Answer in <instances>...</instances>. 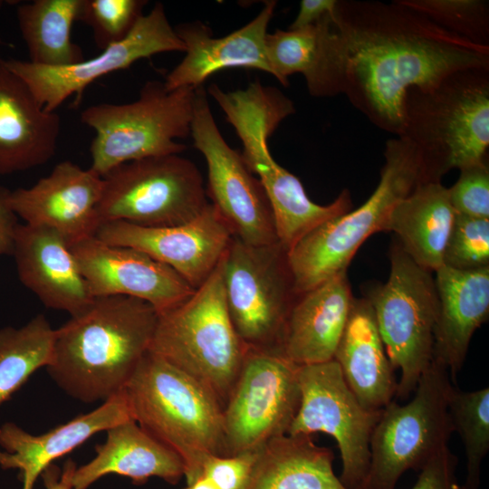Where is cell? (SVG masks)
Masks as SVG:
<instances>
[{"label": "cell", "instance_id": "21", "mask_svg": "<svg viewBox=\"0 0 489 489\" xmlns=\"http://www.w3.org/2000/svg\"><path fill=\"white\" fill-rule=\"evenodd\" d=\"M13 256L21 283L45 307L75 316L93 302L71 246L57 231L19 224Z\"/></svg>", "mask_w": 489, "mask_h": 489}, {"label": "cell", "instance_id": "9", "mask_svg": "<svg viewBox=\"0 0 489 489\" xmlns=\"http://www.w3.org/2000/svg\"><path fill=\"white\" fill-rule=\"evenodd\" d=\"M386 283L368 287L370 303L387 355L401 377L396 398L415 391L421 375L433 362L438 296L433 273L417 264L394 239Z\"/></svg>", "mask_w": 489, "mask_h": 489}, {"label": "cell", "instance_id": "13", "mask_svg": "<svg viewBox=\"0 0 489 489\" xmlns=\"http://www.w3.org/2000/svg\"><path fill=\"white\" fill-rule=\"evenodd\" d=\"M298 368L279 349H247L223 408V456L287 434L301 400Z\"/></svg>", "mask_w": 489, "mask_h": 489}, {"label": "cell", "instance_id": "28", "mask_svg": "<svg viewBox=\"0 0 489 489\" xmlns=\"http://www.w3.org/2000/svg\"><path fill=\"white\" fill-rule=\"evenodd\" d=\"M455 215L448 187L441 181L423 182L394 207L385 231L395 233L417 264L435 273L443 266Z\"/></svg>", "mask_w": 489, "mask_h": 489}, {"label": "cell", "instance_id": "31", "mask_svg": "<svg viewBox=\"0 0 489 489\" xmlns=\"http://www.w3.org/2000/svg\"><path fill=\"white\" fill-rule=\"evenodd\" d=\"M332 15L304 28L267 34L265 47L273 76L283 86H288L289 76L302 73L311 95L328 97V44Z\"/></svg>", "mask_w": 489, "mask_h": 489}, {"label": "cell", "instance_id": "10", "mask_svg": "<svg viewBox=\"0 0 489 489\" xmlns=\"http://www.w3.org/2000/svg\"><path fill=\"white\" fill-rule=\"evenodd\" d=\"M453 385L446 368L433 360L408 403L392 400L382 409L370 438L369 471L360 489H395L405 472L419 471L448 446L454 432L448 411Z\"/></svg>", "mask_w": 489, "mask_h": 489}, {"label": "cell", "instance_id": "1", "mask_svg": "<svg viewBox=\"0 0 489 489\" xmlns=\"http://www.w3.org/2000/svg\"><path fill=\"white\" fill-rule=\"evenodd\" d=\"M329 66L333 96L345 95L377 128L398 137L408 90L489 67V46L441 29L398 0H337Z\"/></svg>", "mask_w": 489, "mask_h": 489}, {"label": "cell", "instance_id": "22", "mask_svg": "<svg viewBox=\"0 0 489 489\" xmlns=\"http://www.w3.org/2000/svg\"><path fill=\"white\" fill-rule=\"evenodd\" d=\"M60 131V116L45 110L27 83L0 58V175L50 161Z\"/></svg>", "mask_w": 489, "mask_h": 489}, {"label": "cell", "instance_id": "19", "mask_svg": "<svg viewBox=\"0 0 489 489\" xmlns=\"http://www.w3.org/2000/svg\"><path fill=\"white\" fill-rule=\"evenodd\" d=\"M102 187L93 170L64 160L31 187L11 191L9 204L25 224L57 231L72 247L95 236Z\"/></svg>", "mask_w": 489, "mask_h": 489}, {"label": "cell", "instance_id": "41", "mask_svg": "<svg viewBox=\"0 0 489 489\" xmlns=\"http://www.w3.org/2000/svg\"><path fill=\"white\" fill-rule=\"evenodd\" d=\"M336 5L337 0H302L298 14L289 29H301L318 23L333 14Z\"/></svg>", "mask_w": 489, "mask_h": 489}, {"label": "cell", "instance_id": "27", "mask_svg": "<svg viewBox=\"0 0 489 489\" xmlns=\"http://www.w3.org/2000/svg\"><path fill=\"white\" fill-rule=\"evenodd\" d=\"M333 360L360 405L381 410L396 396L398 382L366 298L353 299Z\"/></svg>", "mask_w": 489, "mask_h": 489}, {"label": "cell", "instance_id": "37", "mask_svg": "<svg viewBox=\"0 0 489 489\" xmlns=\"http://www.w3.org/2000/svg\"><path fill=\"white\" fill-rule=\"evenodd\" d=\"M455 214L489 219V167L485 160L460 169V176L448 188Z\"/></svg>", "mask_w": 489, "mask_h": 489}, {"label": "cell", "instance_id": "43", "mask_svg": "<svg viewBox=\"0 0 489 489\" xmlns=\"http://www.w3.org/2000/svg\"><path fill=\"white\" fill-rule=\"evenodd\" d=\"M183 489H217V488L206 478L200 477L194 483L187 484Z\"/></svg>", "mask_w": 489, "mask_h": 489}, {"label": "cell", "instance_id": "39", "mask_svg": "<svg viewBox=\"0 0 489 489\" xmlns=\"http://www.w3.org/2000/svg\"><path fill=\"white\" fill-rule=\"evenodd\" d=\"M457 462L449 447H444L419 470L410 489H463L456 477Z\"/></svg>", "mask_w": 489, "mask_h": 489}, {"label": "cell", "instance_id": "18", "mask_svg": "<svg viewBox=\"0 0 489 489\" xmlns=\"http://www.w3.org/2000/svg\"><path fill=\"white\" fill-rule=\"evenodd\" d=\"M71 249L93 298L129 296L161 313L195 291L172 268L135 248L111 245L93 236Z\"/></svg>", "mask_w": 489, "mask_h": 489}, {"label": "cell", "instance_id": "24", "mask_svg": "<svg viewBox=\"0 0 489 489\" xmlns=\"http://www.w3.org/2000/svg\"><path fill=\"white\" fill-rule=\"evenodd\" d=\"M353 299L347 271L297 295L279 350L297 366L333 360Z\"/></svg>", "mask_w": 489, "mask_h": 489}, {"label": "cell", "instance_id": "11", "mask_svg": "<svg viewBox=\"0 0 489 489\" xmlns=\"http://www.w3.org/2000/svg\"><path fill=\"white\" fill-rule=\"evenodd\" d=\"M101 177L97 206L101 225L123 221L172 226L192 220L208 205L198 168L178 154L126 162Z\"/></svg>", "mask_w": 489, "mask_h": 489}, {"label": "cell", "instance_id": "29", "mask_svg": "<svg viewBox=\"0 0 489 489\" xmlns=\"http://www.w3.org/2000/svg\"><path fill=\"white\" fill-rule=\"evenodd\" d=\"M334 455L310 435H282L257 452L244 489H347L333 470Z\"/></svg>", "mask_w": 489, "mask_h": 489}, {"label": "cell", "instance_id": "45", "mask_svg": "<svg viewBox=\"0 0 489 489\" xmlns=\"http://www.w3.org/2000/svg\"><path fill=\"white\" fill-rule=\"evenodd\" d=\"M3 43H4V42H3V39H2V37H1V35H0V46L3 44Z\"/></svg>", "mask_w": 489, "mask_h": 489}, {"label": "cell", "instance_id": "36", "mask_svg": "<svg viewBox=\"0 0 489 489\" xmlns=\"http://www.w3.org/2000/svg\"><path fill=\"white\" fill-rule=\"evenodd\" d=\"M443 265L460 271L489 266V219L455 214Z\"/></svg>", "mask_w": 489, "mask_h": 489}, {"label": "cell", "instance_id": "12", "mask_svg": "<svg viewBox=\"0 0 489 489\" xmlns=\"http://www.w3.org/2000/svg\"><path fill=\"white\" fill-rule=\"evenodd\" d=\"M221 263L227 312L242 342L279 349L297 297L287 250L280 243L255 246L233 236Z\"/></svg>", "mask_w": 489, "mask_h": 489}, {"label": "cell", "instance_id": "32", "mask_svg": "<svg viewBox=\"0 0 489 489\" xmlns=\"http://www.w3.org/2000/svg\"><path fill=\"white\" fill-rule=\"evenodd\" d=\"M55 330L43 314L20 328L0 329V405L51 362Z\"/></svg>", "mask_w": 489, "mask_h": 489}, {"label": "cell", "instance_id": "14", "mask_svg": "<svg viewBox=\"0 0 489 489\" xmlns=\"http://www.w3.org/2000/svg\"><path fill=\"white\" fill-rule=\"evenodd\" d=\"M190 134L206 162V194L233 236L255 246L279 243L266 193L241 154L223 138L203 86L195 90Z\"/></svg>", "mask_w": 489, "mask_h": 489}, {"label": "cell", "instance_id": "34", "mask_svg": "<svg viewBox=\"0 0 489 489\" xmlns=\"http://www.w3.org/2000/svg\"><path fill=\"white\" fill-rule=\"evenodd\" d=\"M441 29L489 46V3L484 0H398Z\"/></svg>", "mask_w": 489, "mask_h": 489}, {"label": "cell", "instance_id": "25", "mask_svg": "<svg viewBox=\"0 0 489 489\" xmlns=\"http://www.w3.org/2000/svg\"><path fill=\"white\" fill-rule=\"evenodd\" d=\"M438 315L433 360L455 385L475 331L489 315V266L460 271L441 266L435 272Z\"/></svg>", "mask_w": 489, "mask_h": 489}, {"label": "cell", "instance_id": "44", "mask_svg": "<svg viewBox=\"0 0 489 489\" xmlns=\"http://www.w3.org/2000/svg\"><path fill=\"white\" fill-rule=\"evenodd\" d=\"M4 5H5V1L0 0V9L4 6Z\"/></svg>", "mask_w": 489, "mask_h": 489}, {"label": "cell", "instance_id": "3", "mask_svg": "<svg viewBox=\"0 0 489 489\" xmlns=\"http://www.w3.org/2000/svg\"><path fill=\"white\" fill-rule=\"evenodd\" d=\"M214 100L242 142V158L266 193L278 242L287 252L319 225L351 210L348 189L331 204L318 205L308 197L300 179L272 157L268 138L295 112L293 103L283 92L254 82L244 90H218Z\"/></svg>", "mask_w": 489, "mask_h": 489}, {"label": "cell", "instance_id": "6", "mask_svg": "<svg viewBox=\"0 0 489 489\" xmlns=\"http://www.w3.org/2000/svg\"><path fill=\"white\" fill-rule=\"evenodd\" d=\"M384 159L379 182L360 206L319 225L287 252L297 295L346 272L365 240L385 231L394 207L419 184L434 181L418 149L403 137L386 142Z\"/></svg>", "mask_w": 489, "mask_h": 489}, {"label": "cell", "instance_id": "33", "mask_svg": "<svg viewBox=\"0 0 489 489\" xmlns=\"http://www.w3.org/2000/svg\"><path fill=\"white\" fill-rule=\"evenodd\" d=\"M448 411L464 445L466 479L463 489H479L481 465L489 450V388L464 391L453 385Z\"/></svg>", "mask_w": 489, "mask_h": 489}, {"label": "cell", "instance_id": "42", "mask_svg": "<svg viewBox=\"0 0 489 489\" xmlns=\"http://www.w3.org/2000/svg\"><path fill=\"white\" fill-rule=\"evenodd\" d=\"M76 467V464L71 459L66 461L62 471L56 465H50L41 475L45 489H72L71 480Z\"/></svg>", "mask_w": 489, "mask_h": 489}, {"label": "cell", "instance_id": "4", "mask_svg": "<svg viewBox=\"0 0 489 489\" xmlns=\"http://www.w3.org/2000/svg\"><path fill=\"white\" fill-rule=\"evenodd\" d=\"M131 418L176 452L187 484L201 477L204 458L223 455V407L196 379L148 350L121 391Z\"/></svg>", "mask_w": 489, "mask_h": 489}, {"label": "cell", "instance_id": "15", "mask_svg": "<svg viewBox=\"0 0 489 489\" xmlns=\"http://www.w3.org/2000/svg\"><path fill=\"white\" fill-rule=\"evenodd\" d=\"M298 381L300 405L287 434L331 436L342 463L340 480L347 489H360L369 471L370 438L382 409L368 410L360 405L334 360L299 366Z\"/></svg>", "mask_w": 489, "mask_h": 489}, {"label": "cell", "instance_id": "26", "mask_svg": "<svg viewBox=\"0 0 489 489\" xmlns=\"http://www.w3.org/2000/svg\"><path fill=\"white\" fill-rule=\"evenodd\" d=\"M106 433L105 442L95 447V456L75 468L71 480L72 489H88L109 474L126 476L138 485L154 476L176 484L185 476L181 457L133 419L119 423Z\"/></svg>", "mask_w": 489, "mask_h": 489}, {"label": "cell", "instance_id": "20", "mask_svg": "<svg viewBox=\"0 0 489 489\" xmlns=\"http://www.w3.org/2000/svg\"><path fill=\"white\" fill-rule=\"evenodd\" d=\"M275 6V1H266L252 21L224 37H213L209 27L200 22L177 25L175 31L186 55L167 75L165 87L168 91L196 89L215 72L230 68L255 69L273 75L265 38Z\"/></svg>", "mask_w": 489, "mask_h": 489}, {"label": "cell", "instance_id": "7", "mask_svg": "<svg viewBox=\"0 0 489 489\" xmlns=\"http://www.w3.org/2000/svg\"><path fill=\"white\" fill-rule=\"evenodd\" d=\"M247 349L227 312L220 261L189 297L158 313L149 350L206 388L224 408Z\"/></svg>", "mask_w": 489, "mask_h": 489}, {"label": "cell", "instance_id": "30", "mask_svg": "<svg viewBox=\"0 0 489 489\" xmlns=\"http://www.w3.org/2000/svg\"><path fill=\"white\" fill-rule=\"evenodd\" d=\"M82 0H34L16 10L18 27L29 53V62L61 67L84 59L83 51L72 39L79 21Z\"/></svg>", "mask_w": 489, "mask_h": 489}, {"label": "cell", "instance_id": "5", "mask_svg": "<svg viewBox=\"0 0 489 489\" xmlns=\"http://www.w3.org/2000/svg\"><path fill=\"white\" fill-rule=\"evenodd\" d=\"M400 136L420 152L431 178L441 181L485 160L489 146V67L455 72L434 86L412 87L404 101Z\"/></svg>", "mask_w": 489, "mask_h": 489}, {"label": "cell", "instance_id": "2", "mask_svg": "<svg viewBox=\"0 0 489 489\" xmlns=\"http://www.w3.org/2000/svg\"><path fill=\"white\" fill-rule=\"evenodd\" d=\"M158 312L137 298H94L55 330L50 377L67 395L84 403L120 394L149 350Z\"/></svg>", "mask_w": 489, "mask_h": 489}, {"label": "cell", "instance_id": "17", "mask_svg": "<svg viewBox=\"0 0 489 489\" xmlns=\"http://www.w3.org/2000/svg\"><path fill=\"white\" fill-rule=\"evenodd\" d=\"M95 237L146 253L168 265L194 289L213 273L233 235L216 207H206L192 220L172 226L145 227L123 221L100 225Z\"/></svg>", "mask_w": 489, "mask_h": 489}, {"label": "cell", "instance_id": "23", "mask_svg": "<svg viewBox=\"0 0 489 489\" xmlns=\"http://www.w3.org/2000/svg\"><path fill=\"white\" fill-rule=\"evenodd\" d=\"M132 419L120 392L95 409L50 431L33 435L13 422L0 426V468L18 469L22 489H34L39 475L52 463L92 436Z\"/></svg>", "mask_w": 489, "mask_h": 489}, {"label": "cell", "instance_id": "35", "mask_svg": "<svg viewBox=\"0 0 489 489\" xmlns=\"http://www.w3.org/2000/svg\"><path fill=\"white\" fill-rule=\"evenodd\" d=\"M142 0H82L79 21L89 25L98 48L123 40L142 15Z\"/></svg>", "mask_w": 489, "mask_h": 489}, {"label": "cell", "instance_id": "16", "mask_svg": "<svg viewBox=\"0 0 489 489\" xmlns=\"http://www.w3.org/2000/svg\"><path fill=\"white\" fill-rule=\"evenodd\" d=\"M185 52V45L170 25L162 4L142 14L130 33L102 53L75 64L47 67L29 61L5 60L9 69L29 86L45 110L53 112L70 96L78 99L87 86L110 72L124 70L137 61L166 52Z\"/></svg>", "mask_w": 489, "mask_h": 489}, {"label": "cell", "instance_id": "8", "mask_svg": "<svg viewBox=\"0 0 489 489\" xmlns=\"http://www.w3.org/2000/svg\"><path fill=\"white\" fill-rule=\"evenodd\" d=\"M195 90L168 91L164 82L149 81L132 102L85 108L81 120L95 131L90 168L103 177L126 162L185 150L177 139L190 134Z\"/></svg>", "mask_w": 489, "mask_h": 489}, {"label": "cell", "instance_id": "40", "mask_svg": "<svg viewBox=\"0 0 489 489\" xmlns=\"http://www.w3.org/2000/svg\"><path fill=\"white\" fill-rule=\"evenodd\" d=\"M10 190L0 186V255H14L17 216L9 204Z\"/></svg>", "mask_w": 489, "mask_h": 489}, {"label": "cell", "instance_id": "38", "mask_svg": "<svg viewBox=\"0 0 489 489\" xmlns=\"http://www.w3.org/2000/svg\"><path fill=\"white\" fill-rule=\"evenodd\" d=\"M258 449L229 456L206 455L202 462L201 477L217 489H244Z\"/></svg>", "mask_w": 489, "mask_h": 489}]
</instances>
